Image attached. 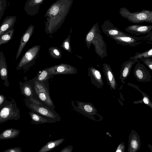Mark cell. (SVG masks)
<instances>
[{
	"label": "cell",
	"instance_id": "obj_7",
	"mask_svg": "<svg viewBox=\"0 0 152 152\" xmlns=\"http://www.w3.org/2000/svg\"><path fill=\"white\" fill-rule=\"evenodd\" d=\"M34 91L39 100L44 103L47 107L53 110L55 108L48 90L41 82L35 80Z\"/></svg>",
	"mask_w": 152,
	"mask_h": 152
},
{
	"label": "cell",
	"instance_id": "obj_30",
	"mask_svg": "<svg viewBox=\"0 0 152 152\" xmlns=\"http://www.w3.org/2000/svg\"><path fill=\"white\" fill-rule=\"evenodd\" d=\"M71 35L69 34L61 44V47L64 50L72 53L70 43Z\"/></svg>",
	"mask_w": 152,
	"mask_h": 152
},
{
	"label": "cell",
	"instance_id": "obj_19",
	"mask_svg": "<svg viewBox=\"0 0 152 152\" xmlns=\"http://www.w3.org/2000/svg\"><path fill=\"white\" fill-rule=\"evenodd\" d=\"M136 62L130 60L126 61L122 64L119 79L123 84H124L126 80L129 75L132 66Z\"/></svg>",
	"mask_w": 152,
	"mask_h": 152
},
{
	"label": "cell",
	"instance_id": "obj_31",
	"mask_svg": "<svg viewBox=\"0 0 152 152\" xmlns=\"http://www.w3.org/2000/svg\"><path fill=\"white\" fill-rule=\"evenodd\" d=\"M133 103L135 104L144 103L147 105L152 108V102L150 99L149 96L148 95L143 96V98L142 99L134 101L133 102Z\"/></svg>",
	"mask_w": 152,
	"mask_h": 152
},
{
	"label": "cell",
	"instance_id": "obj_29",
	"mask_svg": "<svg viewBox=\"0 0 152 152\" xmlns=\"http://www.w3.org/2000/svg\"><path fill=\"white\" fill-rule=\"evenodd\" d=\"M49 73L46 68L42 69L35 78V80L39 82H43L47 80L49 77Z\"/></svg>",
	"mask_w": 152,
	"mask_h": 152
},
{
	"label": "cell",
	"instance_id": "obj_38",
	"mask_svg": "<svg viewBox=\"0 0 152 152\" xmlns=\"http://www.w3.org/2000/svg\"><path fill=\"white\" fill-rule=\"evenodd\" d=\"M28 99L32 102L38 104L43 106V104L42 103L40 102L38 100L34 98L33 97L28 98Z\"/></svg>",
	"mask_w": 152,
	"mask_h": 152
},
{
	"label": "cell",
	"instance_id": "obj_39",
	"mask_svg": "<svg viewBox=\"0 0 152 152\" xmlns=\"http://www.w3.org/2000/svg\"><path fill=\"white\" fill-rule=\"evenodd\" d=\"M6 7H5L3 8L0 12V20L4 14Z\"/></svg>",
	"mask_w": 152,
	"mask_h": 152
},
{
	"label": "cell",
	"instance_id": "obj_34",
	"mask_svg": "<svg viewBox=\"0 0 152 152\" xmlns=\"http://www.w3.org/2000/svg\"><path fill=\"white\" fill-rule=\"evenodd\" d=\"M22 149L19 147H15L8 149L3 151V152H21Z\"/></svg>",
	"mask_w": 152,
	"mask_h": 152
},
{
	"label": "cell",
	"instance_id": "obj_12",
	"mask_svg": "<svg viewBox=\"0 0 152 152\" xmlns=\"http://www.w3.org/2000/svg\"><path fill=\"white\" fill-rule=\"evenodd\" d=\"M101 27L102 32L111 38L116 36L128 34L121 31L115 26L109 20H106L102 25Z\"/></svg>",
	"mask_w": 152,
	"mask_h": 152
},
{
	"label": "cell",
	"instance_id": "obj_20",
	"mask_svg": "<svg viewBox=\"0 0 152 152\" xmlns=\"http://www.w3.org/2000/svg\"><path fill=\"white\" fill-rule=\"evenodd\" d=\"M8 72L6 59L3 53L0 51V76L4 81V84L6 87L9 86L8 80Z\"/></svg>",
	"mask_w": 152,
	"mask_h": 152
},
{
	"label": "cell",
	"instance_id": "obj_26",
	"mask_svg": "<svg viewBox=\"0 0 152 152\" xmlns=\"http://www.w3.org/2000/svg\"><path fill=\"white\" fill-rule=\"evenodd\" d=\"M21 94L26 99L33 97V90L31 86L27 84H20Z\"/></svg>",
	"mask_w": 152,
	"mask_h": 152
},
{
	"label": "cell",
	"instance_id": "obj_1",
	"mask_svg": "<svg viewBox=\"0 0 152 152\" xmlns=\"http://www.w3.org/2000/svg\"><path fill=\"white\" fill-rule=\"evenodd\" d=\"M74 0H56L48 9L44 15L46 18L45 31L52 35L56 32L64 21Z\"/></svg>",
	"mask_w": 152,
	"mask_h": 152
},
{
	"label": "cell",
	"instance_id": "obj_36",
	"mask_svg": "<svg viewBox=\"0 0 152 152\" xmlns=\"http://www.w3.org/2000/svg\"><path fill=\"white\" fill-rule=\"evenodd\" d=\"M73 147L71 145L68 146L62 149L60 152H72Z\"/></svg>",
	"mask_w": 152,
	"mask_h": 152
},
{
	"label": "cell",
	"instance_id": "obj_24",
	"mask_svg": "<svg viewBox=\"0 0 152 152\" xmlns=\"http://www.w3.org/2000/svg\"><path fill=\"white\" fill-rule=\"evenodd\" d=\"M31 119L32 124H39L48 123H53L51 120L46 118L38 113L32 111L28 112Z\"/></svg>",
	"mask_w": 152,
	"mask_h": 152
},
{
	"label": "cell",
	"instance_id": "obj_3",
	"mask_svg": "<svg viewBox=\"0 0 152 152\" xmlns=\"http://www.w3.org/2000/svg\"><path fill=\"white\" fill-rule=\"evenodd\" d=\"M119 13L122 17L134 23L145 22L152 23V11L149 10L143 9L140 11L131 12L127 8L122 7L120 9Z\"/></svg>",
	"mask_w": 152,
	"mask_h": 152
},
{
	"label": "cell",
	"instance_id": "obj_37",
	"mask_svg": "<svg viewBox=\"0 0 152 152\" xmlns=\"http://www.w3.org/2000/svg\"><path fill=\"white\" fill-rule=\"evenodd\" d=\"M7 4L6 0H0V12L3 8L6 7Z\"/></svg>",
	"mask_w": 152,
	"mask_h": 152
},
{
	"label": "cell",
	"instance_id": "obj_27",
	"mask_svg": "<svg viewBox=\"0 0 152 152\" xmlns=\"http://www.w3.org/2000/svg\"><path fill=\"white\" fill-rule=\"evenodd\" d=\"M14 31V29L12 28L0 37V46L7 43L12 39Z\"/></svg>",
	"mask_w": 152,
	"mask_h": 152
},
{
	"label": "cell",
	"instance_id": "obj_21",
	"mask_svg": "<svg viewBox=\"0 0 152 152\" xmlns=\"http://www.w3.org/2000/svg\"><path fill=\"white\" fill-rule=\"evenodd\" d=\"M17 20V17L10 16L6 17L3 20L0 26V37L14 26Z\"/></svg>",
	"mask_w": 152,
	"mask_h": 152
},
{
	"label": "cell",
	"instance_id": "obj_23",
	"mask_svg": "<svg viewBox=\"0 0 152 152\" xmlns=\"http://www.w3.org/2000/svg\"><path fill=\"white\" fill-rule=\"evenodd\" d=\"M65 138H62L48 142L41 148L38 152H46L51 151L63 142Z\"/></svg>",
	"mask_w": 152,
	"mask_h": 152
},
{
	"label": "cell",
	"instance_id": "obj_6",
	"mask_svg": "<svg viewBox=\"0 0 152 152\" xmlns=\"http://www.w3.org/2000/svg\"><path fill=\"white\" fill-rule=\"evenodd\" d=\"M20 117L19 109L14 100H12L0 110V124L9 120H18Z\"/></svg>",
	"mask_w": 152,
	"mask_h": 152
},
{
	"label": "cell",
	"instance_id": "obj_13",
	"mask_svg": "<svg viewBox=\"0 0 152 152\" xmlns=\"http://www.w3.org/2000/svg\"><path fill=\"white\" fill-rule=\"evenodd\" d=\"M45 0H27L24 7V10L28 15L35 16L39 12L40 6Z\"/></svg>",
	"mask_w": 152,
	"mask_h": 152
},
{
	"label": "cell",
	"instance_id": "obj_35",
	"mask_svg": "<svg viewBox=\"0 0 152 152\" xmlns=\"http://www.w3.org/2000/svg\"><path fill=\"white\" fill-rule=\"evenodd\" d=\"M125 146L124 143L121 142L118 146L115 151L116 152H124V151Z\"/></svg>",
	"mask_w": 152,
	"mask_h": 152
},
{
	"label": "cell",
	"instance_id": "obj_17",
	"mask_svg": "<svg viewBox=\"0 0 152 152\" xmlns=\"http://www.w3.org/2000/svg\"><path fill=\"white\" fill-rule=\"evenodd\" d=\"M128 152H136L140 148V137L134 130H132L129 138Z\"/></svg>",
	"mask_w": 152,
	"mask_h": 152
},
{
	"label": "cell",
	"instance_id": "obj_5",
	"mask_svg": "<svg viewBox=\"0 0 152 152\" xmlns=\"http://www.w3.org/2000/svg\"><path fill=\"white\" fill-rule=\"evenodd\" d=\"M26 106L31 111L37 113L53 123L61 120L60 117L54 110H51L47 106H43L31 102L29 99H25Z\"/></svg>",
	"mask_w": 152,
	"mask_h": 152
},
{
	"label": "cell",
	"instance_id": "obj_25",
	"mask_svg": "<svg viewBox=\"0 0 152 152\" xmlns=\"http://www.w3.org/2000/svg\"><path fill=\"white\" fill-rule=\"evenodd\" d=\"M147 57L152 58V48L142 53L136 52L135 55L130 57L129 59L132 61L137 62L142 58Z\"/></svg>",
	"mask_w": 152,
	"mask_h": 152
},
{
	"label": "cell",
	"instance_id": "obj_22",
	"mask_svg": "<svg viewBox=\"0 0 152 152\" xmlns=\"http://www.w3.org/2000/svg\"><path fill=\"white\" fill-rule=\"evenodd\" d=\"M20 131L13 128H9L4 130L0 134V140L15 138L20 134Z\"/></svg>",
	"mask_w": 152,
	"mask_h": 152
},
{
	"label": "cell",
	"instance_id": "obj_14",
	"mask_svg": "<svg viewBox=\"0 0 152 152\" xmlns=\"http://www.w3.org/2000/svg\"><path fill=\"white\" fill-rule=\"evenodd\" d=\"M103 72L107 82L111 90H115L118 86L114 75L110 65L104 63L103 64Z\"/></svg>",
	"mask_w": 152,
	"mask_h": 152
},
{
	"label": "cell",
	"instance_id": "obj_18",
	"mask_svg": "<svg viewBox=\"0 0 152 152\" xmlns=\"http://www.w3.org/2000/svg\"><path fill=\"white\" fill-rule=\"evenodd\" d=\"M34 30V26L31 24L22 35L21 38L20 45L16 55V60H17L20 56L24 48L32 36Z\"/></svg>",
	"mask_w": 152,
	"mask_h": 152
},
{
	"label": "cell",
	"instance_id": "obj_4",
	"mask_svg": "<svg viewBox=\"0 0 152 152\" xmlns=\"http://www.w3.org/2000/svg\"><path fill=\"white\" fill-rule=\"evenodd\" d=\"M118 44L123 46L128 45L134 47L143 43L152 44V32L151 31L146 35L141 37L133 36L128 34L111 38Z\"/></svg>",
	"mask_w": 152,
	"mask_h": 152
},
{
	"label": "cell",
	"instance_id": "obj_33",
	"mask_svg": "<svg viewBox=\"0 0 152 152\" xmlns=\"http://www.w3.org/2000/svg\"><path fill=\"white\" fill-rule=\"evenodd\" d=\"M10 102L4 96L0 94V110Z\"/></svg>",
	"mask_w": 152,
	"mask_h": 152
},
{
	"label": "cell",
	"instance_id": "obj_32",
	"mask_svg": "<svg viewBox=\"0 0 152 152\" xmlns=\"http://www.w3.org/2000/svg\"><path fill=\"white\" fill-rule=\"evenodd\" d=\"M139 61H142L151 71H152V58L147 57L142 58L140 59Z\"/></svg>",
	"mask_w": 152,
	"mask_h": 152
},
{
	"label": "cell",
	"instance_id": "obj_15",
	"mask_svg": "<svg viewBox=\"0 0 152 152\" xmlns=\"http://www.w3.org/2000/svg\"><path fill=\"white\" fill-rule=\"evenodd\" d=\"M88 75L91 77V83L97 88H102L104 85L100 72L91 66L88 68Z\"/></svg>",
	"mask_w": 152,
	"mask_h": 152
},
{
	"label": "cell",
	"instance_id": "obj_9",
	"mask_svg": "<svg viewBox=\"0 0 152 152\" xmlns=\"http://www.w3.org/2000/svg\"><path fill=\"white\" fill-rule=\"evenodd\" d=\"M49 75L74 74L77 73V69L71 65L61 63L46 68Z\"/></svg>",
	"mask_w": 152,
	"mask_h": 152
},
{
	"label": "cell",
	"instance_id": "obj_10",
	"mask_svg": "<svg viewBox=\"0 0 152 152\" xmlns=\"http://www.w3.org/2000/svg\"><path fill=\"white\" fill-rule=\"evenodd\" d=\"M137 62L133 73L137 81L145 83L150 81L151 76L149 71L140 61Z\"/></svg>",
	"mask_w": 152,
	"mask_h": 152
},
{
	"label": "cell",
	"instance_id": "obj_8",
	"mask_svg": "<svg viewBox=\"0 0 152 152\" xmlns=\"http://www.w3.org/2000/svg\"><path fill=\"white\" fill-rule=\"evenodd\" d=\"M75 102L77 103V106L72 104L75 110L91 119L95 120L94 115H99L97 113V111L96 109L92 104L79 101Z\"/></svg>",
	"mask_w": 152,
	"mask_h": 152
},
{
	"label": "cell",
	"instance_id": "obj_2",
	"mask_svg": "<svg viewBox=\"0 0 152 152\" xmlns=\"http://www.w3.org/2000/svg\"><path fill=\"white\" fill-rule=\"evenodd\" d=\"M85 41L88 49L91 44L93 45L96 54L102 59L107 56V45L101 34L98 22H96L86 34Z\"/></svg>",
	"mask_w": 152,
	"mask_h": 152
},
{
	"label": "cell",
	"instance_id": "obj_16",
	"mask_svg": "<svg viewBox=\"0 0 152 152\" xmlns=\"http://www.w3.org/2000/svg\"><path fill=\"white\" fill-rule=\"evenodd\" d=\"M152 30V25H133L127 27L125 30L131 34L136 36L147 34Z\"/></svg>",
	"mask_w": 152,
	"mask_h": 152
},
{
	"label": "cell",
	"instance_id": "obj_28",
	"mask_svg": "<svg viewBox=\"0 0 152 152\" xmlns=\"http://www.w3.org/2000/svg\"><path fill=\"white\" fill-rule=\"evenodd\" d=\"M48 51L50 56L55 59H60L62 56L61 51L57 47H51L49 48Z\"/></svg>",
	"mask_w": 152,
	"mask_h": 152
},
{
	"label": "cell",
	"instance_id": "obj_11",
	"mask_svg": "<svg viewBox=\"0 0 152 152\" xmlns=\"http://www.w3.org/2000/svg\"><path fill=\"white\" fill-rule=\"evenodd\" d=\"M40 48V46L37 45L31 48L26 52L19 63L17 69L21 68L23 66L31 61L37 55Z\"/></svg>",
	"mask_w": 152,
	"mask_h": 152
}]
</instances>
